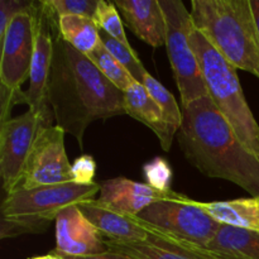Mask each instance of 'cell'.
<instances>
[{
	"label": "cell",
	"instance_id": "1",
	"mask_svg": "<svg viewBox=\"0 0 259 259\" xmlns=\"http://www.w3.org/2000/svg\"><path fill=\"white\" fill-rule=\"evenodd\" d=\"M47 99L56 125L71 134L82 149L83 134L98 119L123 115L124 93L113 85L86 55L56 30Z\"/></svg>",
	"mask_w": 259,
	"mask_h": 259
},
{
	"label": "cell",
	"instance_id": "2",
	"mask_svg": "<svg viewBox=\"0 0 259 259\" xmlns=\"http://www.w3.org/2000/svg\"><path fill=\"white\" fill-rule=\"evenodd\" d=\"M177 136L184 156L202 175L259 197V158L239 141L209 95L182 106Z\"/></svg>",
	"mask_w": 259,
	"mask_h": 259
},
{
	"label": "cell",
	"instance_id": "3",
	"mask_svg": "<svg viewBox=\"0 0 259 259\" xmlns=\"http://www.w3.org/2000/svg\"><path fill=\"white\" fill-rule=\"evenodd\" d=\"M191 17L220 55L259 78V34L250 0H192Z\"/></svg>",
	"mask_w": 259,
	"mask_h": 259
},
{
	"label": "cell",
	"instance_id": "4",
	"mask_svg": "<svg viewBox=\"0 0 259 259\" xmlns=\"http://www.w3.org/2000/svg\"><path fill=\"white\" fill-rule=\"evenodd\" d=\"M101 185L75 182L17 189L4 194L0 205V238H15L25 234H42L60 212L71 205L94 200Z\"/></svg>",
	"mask_w": 259,
	"mask_h": 259
},
{
	"label": "cell",
	"instance_id": "5",
	"mask_svg": "<svg viewBox=\"0 0 259 259\" xmlns=\"http://www.w3.org/2000/svg\"><path fill=\"white\" fill-rule=\"evenodd\" d=\"M191 43L210 99L239 141L259 158V125L244 98L237 68L196 28L191 33Z\"/></svg>",
	"mask_w": 259,
	"mask_h": 259
},
{
	"label": "cell",
	"instance_id": "6",
	"mask_svg": "<svg viewBox=\"0 0 259 259\" xmlns=\"http://www.w3.org/2000/svg\"><path fill=\"white\" fill-rule=\"evenodd\" d=\"M136 219L151 234L207 249L222 224L181 195L176 200H159L149 205Z\"/></svg>",
	"mask_w": 259,
	"mask_h": 259
},
{
	"label": "cell",
	"instance_id": "7",
	"mask_svg": "<svg viewBox=\"0 0 259 259\" xmlns=\"http://www.w3.org/2000/svg\"><path fill=\"white\" fill-rule=\"evenodd\" d=\"M166 17V47L182 106L207 96V88L191 43V12L180 0H159Z\"/></svg>",
	"mask_w": 259,
	"mask_h": 259
},
{
	"label": "cell",
	"instance_id": "8",
	"mask_svg": "<svg viewBox=\"0 0 259 259\" xmlns=\"http://www.w3.org/2000/svg\"><path fill=\"white\" fill-rule=\"evenodd\" d=\"M51 113L28 109L22 115L0 123V175L5 194L19 186L38 133L51 125Z\"/></svg>",
	"mask_w": 259,
	"mask_h": 259
},
{
	"label": "cell",
	"instance_id": "9",
	"mask_svg": "<svg viewBox=\"0 0 259 259\" xmlns=\"http://www.w3.org/2000/svg\"><path fill=\"white\" fill-rule=\"evenodd\" d=\"M71 167L65 149V131L58 125H45L33 144L17 189L73 182Z\"/></svg>",
	"mask_w": 259,
	"mask_h": 259
},
{
	"label": "cell",
	"instance_id": "10",
	"mask_svg": "<svg viewBox=\"0 0 259 259\" xmlns=\"http://www.w3.org/2000/svg\"><path fill=\"white\" fill-rule=\"evenodd\" d=\"M38 3L20 12L9 23L2 39L0 83L14 91H22V85L29 80L35 45Z\"/></svg>",
	"mask_w": 259,
	"mask_h": 259
},
{
	"label": "cell",
	"instance_id": "11",
	"mask_svg": "<svg viewBox=\"0 0 259 259\" xmlns=\"http://www.w3.org/2000/svg\"><path fill=\"white\" fill-rule=\"evenodd\" d=\"M58 27V15L51 8L47 0L38 3L35 45L32 68L29 76V88L25 91L27 105L32 110L50 113L47 99L48 77L55 51V34Z\"/></svg>",
	"mask_w": 259,
	"mask_h": 259
},
{
	"label": "cell",
	"instance_id": "12",
	"mask_svg": "<svg viewBox=\"0 0 259 259\" xmlns=\"http://www.w3.org/2000/svg\"><path fill=\"white\" fill-rule=\"evenodd\" d=\"M56 253L73 257L109 252L105 239L77 205L66 207L56 219Z\"/></svg>",
	"mask_w": 259,
	"mask_h": 259
},
{
	"label": "cell",
	"instance_id": "13",
	"mask_svg": "<svg viewBox=\"0 0 259 259\" xmlns=\"http://www.w3.org/2000/svg\"><path fill=\"white\" fill-rule=\"evenodd\" d=\"M99 205L124 215H139L146 207L159 200H176L181 194L172 190L162 191L149 184L116 177L100 184Z\"/></svg>",
	"mask_w": 259,
	"mask_h": 259
},
{
	"label": "cell",
	"instance_id": "14",
	"mask_svg": "<svg viewBox=\"0 0 259 259\" xmlns=\"http://www.w3.org/2000/svg\"><path fill=\"white\" fill-rule=\"evenodd\" d=\"M109 250L131 259H223L217 253L205 248L164 239L148 233L143 242L116 243L105 240Z\"/></svg>",
	"mask_w": 259,
	"mask_h": 259
},
{
	"label": "cell",
	"instance_id": "15",
	"mask_svg": "<svg viewBox=\"0 0 259 259\" xmlns=\"http://www.w3.org/2000/svg\"><path fill=\"white\" fill-rule=\"evenodd\" d=\"M125 24L152 47L166 46V17L159 0H116Z\"/></svg>",
	"mask_w": 259,
	"mask_h": 259
},
{
	"label": "cell",
	"instance_id": "16",
	"mask_svg": "<svg viewBox=\"0 0 259 259\" xmlns=\"http://www.w3.org/2000/svg\"><path fill=\"white\" fill-rule=\"evenodd\" d=\"M77 206L105 240L134 243L143 242L148 238V232L137 222L136 215H124L106 209L99 205L95 199L81 202Z\"/></svg>",
	"mask_w": 259,
	"mask_h": 259
},
{
	"label": "cell",
	"instance_id": "17",
	"mask_svg": "<svg viewBox=\"0 0 259 259\" xmlns=\"http://www.w3.org/2000/svg\"><path fill=\"white\" fill-rule=\"evenodd\" d=\"M124 108L128 115L137 119L152 129V132H154L164 152L169 151L172 139L177 131L169 125L161 106L149 95L147 89L142 83H133L124 93Z\"/></svg>",
	"mask_w": 259,
	"mask_h": 259
},
{
	"label": "cell",
	"instance_id": "18",
	"mask_svg": "<svg viewBox=\"0 0 259 259\" xmlns=\"http://www.w3.org/2000/svg\"><path fill=\"white\" fill-rule=\"evenodd\" d=\"M195 205L220 224L259 233V197L229 201H195Z\"/></svg>",
	"mask_w": 259,
	"mask_h": 259
},
{
	"label": "cell",
	"instance_id": "19",
	"mask_svg": "<svg viewBox=\"0 0 259 259\" xmlns=\"http://www.w3.org/2000/svg\"><path fill=\"white\" fill-rule=\"evenodd\" d=\"M207 249L223 259H259V233L222 224Z\"/></svg>",
	"mask_w": 259,
	"mask_h": 259
},
{
	"label": "cell",
	"instance_id": "20",
	"mask_svg": "<svg viewBox=\"0 0 259 259\" xmlns=\"http://www.w3.org/2000/svg\"><path fill=\"white\" fill-rule=\"evenodd\" d=\"M58 32L66 42L86 56L100 43L99 27L91 18L61 15L58 17Z\"/></svg>",
	"mask_w": 259,
	"mask_h": 259
},
{
	"label": "cell",
	"instance_id": "21",
	"mask_svg": "<svg viewBox=\"0 0 259 259\" xmlns=\"http://www.w3.org/2000/svg\"><path fill=\"white\" fill-rule=\"evenodd\" d=\"M88 57L90 58L91 62L99 68V71H100V72L103 73L115 88H118L119 90L123 91V93H125L133 83L137 82L133 78V76L125 70V67H124L121 63H119L118 61L114 58V56L104 47L101 40L98 45V47H96L93 52L89 53Z\"/></svg>",
	"mask_w": 259,
	"mask_h": 259
},
{
	"label": "cell",
	"instance_id": "22",
	"mask_svg": "<svg viewBox=\"0 0 259 259\" xmlns=\"http://www.w3.org/2000/svg\"><path fill=\"white\" fill-rule=\"evenodd\" d=\"M99 37H100V40L104 45V47L114 56V58L119 63H121L125 67V70L133 76L134 80L139 83H143L144 77L148 73V71L146 70L143 63L141 62L138 56L136 55L132 46L119 42L118 39H115V38H113L108 33L100 29H99Z\"/></svg>",
	"mask_w": 259,
	"mask_h": 259
},
{
	"label": "cell",
	"instance_id": "23",
	"mask_svg": "<svg viewBox=\"0 0 259 259\" xmlns=\"http://www.w3.org/2000/svg\"><path fill=\"white\" fill-rule=\"evenodd\" d=\"M142 85L147 89L149 95L157 101L172 128L179 132L182 124V110L180 109L175 96L152 75L147 73Z\"/></svg>",
	"mask_w": 259,
	"mask_h": 259
},
{
	"label": "cell",
	"instance_id": "24",
	"mask_svg": "<svg viewBox=\"0 0 259 259\" xmlns=\"http://www.w3.org/2000/svg\"><path fill=\"white\" fill-rule=\"evenodd\" d=\"M94 20H95L96 25L100 30H104V32L108 33L109 35H111V37L118 39L119 42L124 43V45H131L128 38H126L121 18L114 3L99 0V5Z\"/></svg>",
	"mask_w": 259,
	"mask_h": 259
},
{
	"label": "cell",
	"instance_id": "25",
	"mask_svg": "<svg viewBox=\"0 0 259 259\" xmlns=\"http://www.w3.org/2000/svg\"><path fill=\"white\" fill-rule=\"evenodd\" d=\"M56 14L61 15H78L94 19L99 0H47Z\"/></svg>",
	"mask_w": 259,
	"mask_h": 259
},
{
	"label": "cell",
	"instance_id": "26",
	"mask_svg": "<svg viewBox=\"0 0 259 259\" xmlns=\"http://www.w3.org/2000/svg\"><path fill=\"white\" fill-rule=\"evenodd\" d=\"M144 171H146V177L151 186L162 190V191L171 190L169 189L171 168L164 159L156 158L153 162L144 167Z\"/></svg>",
	"mask_w": 259,
	"mask_h": 259
},
{
	"label": "cell",
	"instance_id": "27",
	"mask_svg": "<svg viewBox=\"0 0 259 259\" xmlns=\"http://www.w3.org/2000/svg\"><path fill=\"white\" fill-rule=\"evenodd\" d=\"M34 2H24V0H0V42L4 38L7 28L13 18L20 12L32 8Z\"/></svg>",
	"mask_w": 259,
	"mask_h": 259
},
{
	"label": "cell",
	"instance_id": "28",
	"mask_svg": "<svg viewBox=\"0 0 259 259\" xmlns=\"http://www.w3.org/2000/svg\"><path fill=\"white\" fill-rule=\"evenodd\" d=\"M18 104H27L24 91H14L0 83V123L10 119L12 109Z\"/></svg>",
	"mask_w": 259,
	"mask_h": 259
},
{
	"label": "cell",
	"instance_id": "29",
	"mask_svg": "<svg viewBox=\"0 0 259 259\" xmlns=\"http://www.w3.org/2000/svg\"><path fill=\"white\" fill-rule=\"evenodd\" d=\"M96 163L91 156H82L73 162L71 167L72 181L80 185L94 184Z\"/></svg>",
	"mask_w": 259,
	"mask_h": 259
},
{
	"label": "cell",
	"instance_id": "30",
	"mask_svg": "<svg viewBox=\"0 0 259 259\" xmlns=\"http://www.w3.org/2000/svg\"><path fill=\"white\" fill-rule=\"evenodd\" d=\"M53 253H56L53 250ZM56 254L61 255L63 259H131L123 254H119V253H114L109 250L108 253H104V254H96V255H83V257H73V255H66L61 254V253H56Z\"/></svg>",
	"mask_w": 259,
	"mask_h": 259
},
{
	"label": "cell",
	"instance_id": "31",
	"mask_svg": "<svg viewBox=\"0 0 259 259\" xmlns=\"http://www.w3.org/2000/svg\"><path fill=\"white\" fill-rule=\"evenodd\" d=\"M250 7H252V12L253 15H254L255 25H257L259 34V0H250Z\"/></svg>",
	"mask_w": 259,
	"mask_h": 259
},
{
	"label": "cell",
	"instance_id": "32",
	"mask_svg": "<svg viewBox=\"0 0 259 259\" xmlns=\"http://www.w3.org/2000/svg\"><path fill=\"white\" fill-rule=\"evenodd\" d=\"M29 259H63L61 255L56 254V253H51V254H47V255H40V257H33V258H29Z\"/></svg>",
	"mask_w": 259,
	"mask_h": 259
}]
</instances>
